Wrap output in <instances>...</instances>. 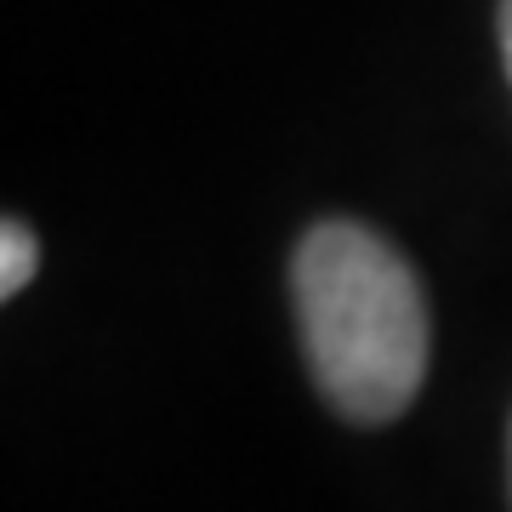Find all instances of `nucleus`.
<instances>
[{
	"instance_id": "nucleus-1",
	"label": "nucleus",
	"mask_w": 512,
	"mask_h": 512,
	"mask_svg": "<svg viewBox=\"0 0 512 512\" xmlns=\"http://www.w3.org/2000/svg\"><path fill=\"white\" fill-rule=\"evenodd\" d=\"M296 325L330 410L365 427L404 416L427 376V302L387 239L319 222L291 262Z\"/></svg>"
},
{
	"instance_id": "nucleus-2",
	"label": "nucleus",
	"mask_w": 512,
	"mask_h": 512,
	"mask_svg": "<svg viewBox=\"0 0 512 512\" xmlns=\"http://www.w3.org/2000/svg\"><path fill=\"white\" fill-rule=\"evenodd\" d=\"M35 262H40L35 234H29L23 222H6V228H0V296H18L23 285L35 279Z\"/></svg>"
},
{
	"instance_id": "nucleus-3",
	"label": "nucleus",
	"mask_w": 512,
	"mask_h": 512,
	"mask_svg": "<svg viewBox=\"0 0 512 512\" xmlns=\"http://www.w3.org/2000/svg\"><path fill=\"white\" fill-rule=\"evenodd\" d=\"M501 57H507V80H512V0H501Z\"/></svg>"
}]
</instances>
